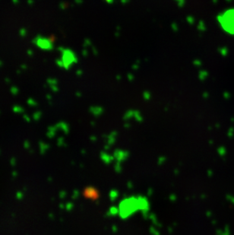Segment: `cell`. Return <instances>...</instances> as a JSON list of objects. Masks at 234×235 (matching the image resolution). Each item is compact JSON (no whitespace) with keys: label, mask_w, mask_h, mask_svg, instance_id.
Masks as SVG:
<instances>
[{"label":"cell","mask_w":234,"mask_h":235,"mask_svg":"<svg viewBox=\"0 0 234 235\" xmlns=\"http://www.w3.org/2000/svg\"><path fill=\"white\" fill-rule=\"evenodd\" d=\"M104 1H105L107 3H108V4H112V3L114 2V0H104Z\"/></svg>","instance_id":"6da1fadb"}]
</instances>
